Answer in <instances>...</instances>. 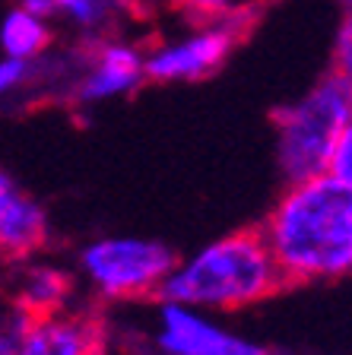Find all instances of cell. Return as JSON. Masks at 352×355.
I'll return each mask as SVG.
<instances>
[{
	"instance_id": "1",
	"label": "cell",
	"mask_w": 352,
	"mask_h": 355,
	"mask_svg": "<svg viewBox=\"0 0 352 355\" xmlns=\"http://www.w3.org/2000/svg\"><path fill=\"white\" fill-rule=\"evenodd\" d=\"M260 232L289 286L343 279L352 273V187L330 171L286 184Z\"/></svg>"
},
{
	"instance_id": "2",
	"label": "cell",
	"mask_w": 352,
	"mask_h": 355,
	"mask_svg": "<svg viewBox=\"0 0 352 355\" xmlns=\"http://www.w3.org/2000/svg\"><path fill=\"white\" fill-rule=\"evenodd\" d=\"M286 286V273L257 225L235 229L181 257L159 298L210 314H232L279 295Z\"/></svg>"
},
{
	"instance_id": "3",
	"label": "cell",
	"mask_w": 352,
	"mask_h": 355,
	"mask_svg": "<svg viewBox=\"0 0 352 355\" xmlns=\"http://www.w3.org/2000/svg\"><path fill=\"white\" fill-rule=\"evenodd\" d=\"M352 118V80L327 70L295 102L273 114V162L283 184H299L330 171L333 149Z\"/></svg>"
},
{
	"instance_id": "4",
	"label": "cell",
	"mask_w": 352,
	"mask_h": 355,
	"mask_svg": "<svg viewBox=\"0 0 352 355\" xmlns=\"http://www.w3.org/2000/svg\"><path fill=\"white\" fill-rule=\"evenodd\" d=\"M178 260L181 257L159 238L105 235L76 251V270L102 302H159Z\"/></svg>"
},
{
	"instance_id": "5",
	"label": "cell",
	"mask_w": 352,
	"mask_h": 355,
	"mask_svg": "<svg viewBox=\"0 0 352 355\" xmlns=\"http://www.w3.org/2000/svg\"><path fill=\"white\" fill-rule=\"evenodd\" d=\"M251 26V13L235 19L200 22L175 38H165L146 48V80L159 86L171 83H200L206 76L219 73L242 44Z\"/></svg>"
},
{
	"instance_id": "6",
	"label": "cell",
	"mask_w": 352,
	"mask_h": 355,
	"mask_svg": "<svg viewBox=\"0 0 352 355\" xmlns=\"http://www.w3.org/2000/svg\"><path fill=\"white\" fill-rule=\"evenodd\" d=\"M146 80V48H140L131 38H99L86 42L80 73L67 102L74 108H99L133 96Z\"/></svg>"
},
{
	"instance_id": "7",
	"label": "cell",
	"mask_w": 352,
	"mask_h": 355,
	"mask_svg": "<svg viewBox=\"0 0 352 355\" xmlns=\"http://www.w3.org/2000/svg\"><path fill=\"white\" fill-rule=\"evenodd\" d=\"M153 343L162 355H270L264 343L248 340L210 318V311L159 298Z\"/></svg>"
},
{
	"instance_id": "8",
	"label": "cell",
	"mask_w": 352,
	"mask_h": 355,
	"mask_svg": "<svg viewBox=\"0 0 352 355\" xmlns=\"http://www.w3.org/2000/svg\"><path fill=\"white\" fill-rule=\"evenodd\" d=\"M51 238L48 209L16 181L10 171L0 168V260L26 263Z\"/></svg>"
},
{
	"instance_id": "9",
	"label": "cell",
	"mask_w": 352,
	"mask_h": 355,
	"mask_svg": "<svg viewBox=\"0 0 352 355\" xmlns=\"http://www.w3.org/2000/svg\"><path fill=\"white\" fill-rule=\"evenodd\" d=\"M102 343V320L92 311L64 308L54 314H32L16 355H92Z\"/></svg>"
},
{
	"instance_id": "10",
	"label": "cell",
	"mask_w": 352,
	"mask_h": 355,
	"mask_svg": "<svg viewBox=\"0 0 352 355\" xmlns=\"http://www.w3.org/2000/svg\"><path fill=\"white\" fill-rule=\"evenodd\" d=\"M140 0H51L54 16L74 26L80 42H99L137 10Z\"/></svg>"
},
{
	"instance_id": "11",
	"label": "cell",
	"mask_w": 352,
	"mask_h": 355,
	"mask_svg": "<svg viewBox=\"0 0 352 355\" xmlns=\"http://www.w3.org/2000/svg\"><path fill=\"white\" fill-rule=\"evenodd\" d=\"M54 44V26L48 16H38L32 10L19 7L0 16V54L22 60H38L51 51Z\"/></svg>"
},
{
	"instance_id": "12",
	"label": "cell",
	"mask_w": 352,
	"mask_h": 355,
	"mask_svg": "<svg viewBox=\"0 0 352 355\" xmlns=\"http://www.w3.org/2000/svg\"><path fill=\"white\" fill-rule=\"evenodd\" d=\"M70 276L51 263H26L19 273L16 304L29 314H54L67 308Z\"/></svg>"
},
{
	"instance_id": "13",
	"label": "cell",
	"mask_w": 352,
	"mask_h": 355,
	"mask_svg": "<svg viewBox=\"0 0 352 355\" xmlns=\"http://www.w3.org/2000/svg\"><path fill=\"white\" fill-rule=\"evenodd\" d=\"M29 89L44 92V58L22 60V58H0V102L16 98Z\"/></svg>"
},
{
	"instance_id": "14",
	"label": "cell",
	"mask_w": 352,
	"mask_h": 355,
	"mask_svg": "<svg viewBox=\"0 0 352 355\" xmlns=\"http://www.w3.org/2000/svg\"><path fill=\"white\" fill-rule=\"evenodd\" d=\"M171 3L181 10L184 19L191 22V26L235 19V16L248 13V7H242V0H171Z\"/></svg>"
},
{
	"instance_id": "15",
	"label": "cell",
	"mask_w": 352,
	"mask_h": 355,
	"mask_svg": "<svg viewBox=\"0 0 352 355\" xmlns=\"http://www.w3.org/2000/svg\"><path fill=\"white\" fill-rule=\"evenodd\" d=\"M330 70L352 80V10H343V16L337 19V29H333Z\"/></svg>"
},
{
	"instance_id": "16",
	"label": "cell",
	"mask_w": 352,
	"mask_h": 355,
	"mask_svg": "<svg viewBox=\"0 0 352 355\" xmlns=\"http://www.w3.org/2000/svg\"><path fill=\"white\" fill-rule=\"evenodd\" d=\"M330 175L340 178L343 184L352 187V118L346 121L343 133H340V143L333 149V159H330Z\"/></svg>"
},
{
	"instance_id": "17",
	"label": "cell",
	"mask_w": 352,
	"mask_h": 355,
	"mask_svg": "<svg viewBox=\"0 0 352 355\" xmlns=\"http://www.w3.org/2000/svg\"><path fill=\"white\" fill-rule=\"evenodd\" d=\"M19 7L32 10V13H38V16H48V19H54V7H51V0H19Z\"/></svg>"
},
{
	"instance_id": "18",
	"label": "cell",
	"mask_w": 352,
	"mask_h": 355,
	"mask_svg": "<svg viewBox=\"0 0 352 355\" xmlns=\"http://www.w3.org/2000/svg\"><path fill=\"white\" fill-rule=\"evenodd\" d=\"M92 355H108V343H102V346H99V349H96V352H92Z\"/></svg>"
},
{
	"instance_id": "19",
	"label": "cell",
	"mask_w": 352,
	"mask_h": 355,
	"mask_svg": "<svg viewBox=\"0 0 352 355\" xmlns=\"http://www.w3.org/2000/svg\"><path fill=\"white\" fill-rule=\"evenodd\" d=\"M337 3H340L343 10H352V0H337Z\"/></svg>"
}]
</instances>
